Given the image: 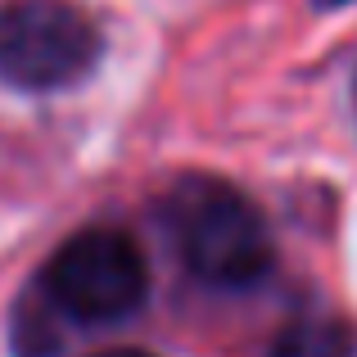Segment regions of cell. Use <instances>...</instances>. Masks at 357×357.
Listing matches in <instances>:
<instances>
[{
	"instance_id": "obj_1",
	"label": "cell",
	"mask_w": 357,
	"mask_h": 357,
	"mask_svg": "<svg viewBox=\"0 0 357 357\" xmlns=\"http://www.w3.org/2000/svg\"><path fill=\"white\" fill-rule=\"evenodd\" d=\"M167 231L185 267L222 289H244L271 271V231L240 190L190 181L167 199Z\"/></svg>"
},
{
	"instance_id": "obj_4",
	"label": "cell",
	"mask_w": 357,
	"mask_h": 357,
	"mask_svg": "<svg viewBox=\"0 0 357 357\" xmlns=\"http://www.w3.org/2000/svg\"><path fill=\"white\" fill-rule=\"evenodd\" d=\"M271 357H357V331L344 317H303L280 331Z\"/></svg>"
},
{
	"instance_id": "obj_3",
	"label": "cell",
	"mask_w": 357,
	"mask_h": 357,
	"mask_svg": "<svg viewBox=\"0 0 357 357\" xmlns=\"http://www.w3.org/2000/svg\"><path fill=\"white\" fill-rule=\"evenodd\" d=\"M100 36L68 0H9L0 9V77L18 91H59L91 73Z\"/></svg>"
},
{
	"instance_id": "obj_2",
	"label": "cell",
	"mask_w": 357,
	"mask_h": 357,
	"mask_svg": "<svg viewBox=\"0 0 357 357\" xmlns=\"http://www.w3.org/2000/svg\"><path fill=\"white\" fill-rule=\"evenodd\" d=\"M149 271L136 240L114 227L77 231L45 267V303L73 321H122L145 303Z\"/></svg>"
},
{
	"instance_id": "obj_5",
	"label": "cell",
	"mask_w": 357,
	"mask_h": 357,
	"mask_svg": "<svg viewBox=\"0 0 357 357\" xmlns=\"http://www.w3.org/2000/svg\"><path fill=\"white\" fill-rule=\"evenodd\" d=\"M96 357H154V353H140V349H109V353H96Z\"/></svg>"
},
{
	"instance_id": "obj_6",
	"label": "cell",
	"mask_w": 357,
	"mask_h": 357,
	"mask_svg": "<svg viewBox=\"0 0 357 357\" xmlns=\"http://www.w3.org/2000/svg\"><path fill=\"white\" fill-rule=\"evenodd\" d=\"M317 9H344V5H353V0H312Z\"/></svg>"
}]
</instances>
